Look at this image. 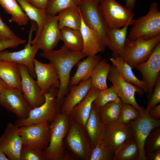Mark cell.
Here are the masks:
<instances>
[{
	"label": "cell",
	"mask_w": 160,
	"mask_h": 160,
	"mask_svg": "<svg viewBox=\"0 0 160 160\" xmlns=\"http://www.w3.org/2000/svg\"><path fill=\"white\" fill-rule=\"evenodd\" d=\"M41 56L48 60L56 69L59 78L60 86L56 97L61 107L63 100L69 91L70 73L73 67L87 56L83 52L72 51L64 45L60 49L47 52H42Z\"/></svg>",
	"instance_id": "cell-1"
},
{
	"label": "cell",
	"mask_w": 160,
	"mask_h": 160,
	"mask_svg": "<svg viewBox=\"0 0 160 160\" xmlns=\"http://www.w3.org/2000/svg\"><path fill=\"white\" fill-rule=\"evenodd\" d=\"M63 145L70 151L71 159L89 160L93 149L89 137L85 128L70 116Z\"/></svg>",
	"instance_id": "cell-2"
},
{
	"label": "cell",
	"mask_w": 160,
	"mask_h": 160,
	"mask_svg": "<svg viewBox=\"0 0 160 160\" xmlns=\"http://www.w3.org/2000/svg\"><path fill=\"white\" fill-rule=\"evenodd\" d=\"M69 115L60 112L50 124L49 144L45 150L46 160H66L70 159L65 152L64 140L68 131Z\"/></svg>",
	"instance_id": "cell-3"
},
{
	"label": "cell",
	"mask_w": 160,
	"mask_h": 160,
	"mask_svg": "<svg viewBox=\"0 0 160 160\" xmlns=\"http://www.w3.org/2000/svg\"><path fill=\"white\" fill-rule=\"evenodd\" d=\"M160 42V34L152 38L140 37L131 40L127 38L124 48L120 57L132 68L149 57Z\"/></svg>",
	"instance_id": "cell-4"
},
{
	"label": "cell",
	"mask_w": 160,
	"mask_h": 160,
	"mask_svg": "<svg viewBox=\"0 0 160 160\" xmlns=\"http://www.w3.org/2000/svg\"><path fill=\"white\" fill-rule=\"evenodd\" d=\"M128 39L135 40L142 37L149 39L160 34V12L158 4L155 1L151 3L147 13L134 20Z\"/></svg>",
	"instance_id": "cell-5"
},
{
	"label": "cell",
	"mask_w": 160,
	"mask_h": 160,
	"mask_svg": "<svg viewBox=\"0 0 160 160\" xmlns=\"http://www.w3.org/2000/svg\"><path fill=\"white\" fill-rule=\"evenodd\" d=\"M58 91H52L45 94L44 104L32 109L27 118H18L15 124L19 127L46 122L50 123L60 112V107L56 100Z\"/></svg>",
	"instance_id": "cell-6"
},
{
	"label": "cell",
	"mask_w": 160,
	"mask_h": 160,
	"mask_svg": "<svg viewBox=\"0 0 160 160\" xmlns=\"http://www.w3.org/2000/svg\"><path fill=\"white\" fill-rule=\"evenodd\" d=\"M101 14L108 29L120 28L132 25L134 14L115 0H102L99 2Z\"/></svg>",
	"instance_id": "cell-7"
},
{
	"label": "cell",
	"mask_w": 160,
	"mask_h": 160,
	"mask_svg": "<svg viewBox=\"0 0 160 160\" xmlns=\"http://www.w3.org/2000/svg\"><path fill=\"white\" fill-rule=\"evenodd\" d=\"M78 8L85 24L98 33L104 45L107 47L108 29L101 14L99 3L95 0H82Z\"/></svg>",
	"instance_id": "cell-8"
},
{
	"label": "cell",
	"mask_w": 160,
	"mask_h": 160,
	"mask_svg": "<svg viewBox=\"0 0 160 160\" xmlns=\"http://www.w3.org/2000/svg\"><path fill=\"white\" fill-rule=\"evenodd\" d=\"M31 27L29 32L28 43L24 48L14 52L3 50L0 52V61H9L25 66L32 77L36 78L34 64L35 56L39 48L35 44H31L33 32L35 28L36 23L31 21Z\"/></svg>",
	"instance_id": "cell-9"
},
{
	"label": "cell",
	"mask_w": 160,
	"mask_h": 160,
	"mask_svg": "<svg viewBox=\"0 0 160 160\" xmlns=\"http://www.w3.org/2000/svg\"><path fill=\"white\" fill-rule=\"evenodd\" d=\"M23 145L45 150L50 141V127L49 122L33 124L18 127Z\"/></svg>",
	"instance_id": "cell-10"
},
{
	"label": "cell",
	"mask_w": 160,
	"mask_h": 160,
	"mask_svg": "<svg viewBox=\"0 0 160 160\" xmlns=\"http://www.w3.org/2000/svg\"><path fill=\"white\" fill-rule=\"evenodd\" d=\"M0 105L20 118H27L32 109L21 90L7 86L0 94Z\"/></svg>",
	"instance_id": "cell-11"
},
{
	"label": "cell",
	"mask_w": 160,
	"mask_h": 160,
	"mask_svg": "<svg viewBox=\"0 0 160 160\" xmlns=\"http://www.w3.org/2000/svg\"><path fill=\"white\" fill-rule=\"evenodd\" d=\"M107 79L112 83L116 89L118 97L124 103L134 106L141 113L144 111L145 109L138 105L135 96L136 92L140 95L142 96L145 93L143 90L137 86L124 80L113 64Z\"/></svg>",
	"instance_id": "cell-12"
},
{
	"label": "cell",
	"mask_w": 160,
	"mask_h": 160,
	"mask_svg": "<svg viewBox=\"0 0 160 160\" xmlns=\"http://www.w3.org/2000/svg\"><path fill=\"white\" fill-rule=\"evenodd\" d=\"M127 124L131 129L134 139L139 147L138 160H145L144 150L145 140L152 129L160 126V119L155 120L151 118L145 109L137 118Z\"/></svg>",
	"instance_id": "cell-13"
},
{
	"label": "cell",
	"mask_w": 160,
	"mask_h": 160,
	"mask_svg": "<svg viewBox=\"0 0 160 160\" xmlns=\"http://www.w3.org/2000/svg\"><path fill=\"white\" fill-rule=\"evenodd\" d=\"M134 139L129 126L117 123L105 124L103 141L107 150L113 157L116 151L130 140Z\"/></svg>",
	"instance_id": "cell-14"
},
{
	"label": "cell",
	"mask_w": 160,
	"mask_h": 160,
	"mask_svg": "<svg viewBox=\"0 0 160 160\" xmlns=\"http://www.w3.org/2000/svg\"><path fill=\"white\" fill-rule=\"evenodd\" d=\"M57 15L48 16V19L40 33L31 42L35 44L43 52L54 50L60 39V31Z\"/></svg>",
	"instance_id": "cell-15"
},
{
	"label": "cell",
	"mask_w": 160,
	"mask_h": 160,
	"mask_svg": "<svg viewBox=\"0 0 160 160\" xmlns=\"http://www.w3.org/2000/svg\"><path fill=\"white\" fill-rule=\"evenodd\" d=\"M141 73L142 81L148 89V97L152 94L156 80L160 75V42L146 61L137 65L134 67Z\"/></svg>",
	"instance_id": "cell-16"
},
{
	"label": "cell",
	"mask_w": 160,
	"mask_h": 160,
	"mask_svg": "<svg viewBox=\"0 0 160 160\" xmlns=\"http://www.w3.org/2000/svg\"><path fill=\"white\" fill-rule=\"evenodd\" d=\"M23 145L19 135L18 127L9 122L0 137V150L9 160H20V155Z\"/></svg>",
	"instance_id": "cell-17"
},
{
	"label": "cell",
	"mask_w": 160,
	"mask_h": 160,
	"mask_svg": "<svg viewBox=\"0 0 160 160\" xmlns=\"http://www.w3.org/2000/svg\"><path fill=\"white\" fill-rule=\"evenodd\" d=\"M36 83L44 94L58 90L60 80L57 72L53 65L44 63L35 59L34 62Z\"/></svg>",
	"instance_id": "cell-18"
},
{
	"label": "cell",
	"mask_w": 160,
	"mask_h": 160,
	"mask_svg": "<svg viewBox=\"0 0 160 160\" xmlns=\"http://www.w3.org/2000/svg\"><path fill=\"white\" fill-rule=\"evenodd\" d=\"M21 74V91L32 109L44 103L45 95L30 75L27 68L24 65L17 64Z\"/></svg>",
	"instance_id": "cell-19"
},
{
	"label": "cell",
	"mask_w": 160,
	"mask_h": 160,
	"mask_svg": "<svg viewBox=\"0 0 160 160\" xmlns=\"http://www.w3.org/2000/svg\"><path fill=\"white\" fill-rule=\"evenodd\" d=\"M92 87L91 78L78 85L69 86L70 92L63 100L60 112L69 115L73 108L84 99Z\"/></svg>",
	"instance_id": "cell-20"
},
{
	"label": "cell",
	"mask_w": 160,
	"mask_h": 160,
	"mask_svg": "<svg viewBox=\"0 0 160 160\" xmlns=\"http://www.w3.org/2000/svg\"><path fill=\"white\" fill-rule=\"evenodd\" d=\"M85 129L93 148L103 139L105 124L99 114L98 107L93 103L86 124Z\"/></svg>",
	"instance_id": "cell-21"
},
{
	"label": "cell",
	"mask_w": 160,
	"mask_h": 160,
	"mask_svg": "<svg viewBox=\"0 0 160 160\" xmlns=\"http://www.w3.org/2000/svg\"><path fill=\"white\" fill-rule=\"evenodd\" d=\"M79 31L83 40L82 52L87 56L95 55L98 52L105 51V47L98 33L87 26L83 21L82 17Z\"/></svg>",
	"instance_id": "cell-22"
},
{
	"label": "cell",
	"mask_w": 160,
	"mask_h": 160,
	"mask_svg": "<svg viewBox=\"0 0 160 160\" xmlns=\"http://www.w3.org/2000/svg\"><path fill=\"white\" fill-rule=\"evenodd\" d=\"M99 91L92 86L84 99L73 108L69 114L71 117L84 128L93 102Z\"/></svg>",
	"instance_id": "cell-23"
},
{
	"label": "cell",
	"mask_w": 160,
	"mask_h": 160,
	"mask_svg": "<svg viewBox=\"0 0 160 160\" xmlns=\"http://www.w3.org/2000/svg\"><path fill=\"white\" fill-rule=\"evenodd\" d=\"M102 58L101 55L96 54L88 56L84 60L79 61L76 71L70 79L69 86L76 85L90 78L94 68Z\"/></svg>",
	"instance_id": "cell-24"
},
{
	"label": "cell",
	"mask_w": 160,
	"mask_h": 160,
	"mask_svg": "<svg viewBox=\"0 0 160 160\" xmlns=\"http://www.w3.org/2000/svg\"><path fill=\"white\" fill-rule=\"evenodd\" d=\"M0 78L7 86L21 90V76L17 64L0 61Z\"/></svg>",
	"instance_id": "cell-25"
},
{
	"label": "cell",
	"mask_w": 160,
	"mask_h": 160,
	"mask_svg": "<svg viewBox=\"0 0 160 160\" xmlns=\"http://www.w3.org/2000/svg\"><path fill=\"white\" fill-rule=\"evenodd\" d=\"M127 25L120 28L108 29V47L112 52L113 57H121L124 50L127 39Z\"/></svg>",
	"instance_id": "cell-26"
},
{
	"label": "cell",
	"mask_w": 160,
	"mask_h": 160,
	"mask_svg": "<svg viewBox=\"0 0 160 160\" xmlns=\"http://www.w3.org/2000/svg\"><path fill=\"white\" fill-rule=\"evenodd\" d=\"M17 1L29 19L36 23L37 27L35 38H36L48 19L45 9L33 6L27 0Z\"/></svg>",
	"instance_id": "cell-27"
},
{
	"label": "cell",
	"mask_w": 160,
	"mask_h": 160,
	"mask_svg": "<svg viewBox=\"0 0 160 160\" xmlns=\"http://www.w3.org/2000/svg\"><path fill=\"white\" fill-rule=\"evenodd\" d=\"M109 59L124 80L137 86L143 90L145 93H148V88L146 84L135 76L132 70V68L121 57H112L110 58Z\"/></svg>",
	"instance_id": "cell-28"
},
{
	"label": "cell",
	"mask_w": 160,
	"mask_h": 160,
	"mask_svg": "<svg viewBox=\"0 0 160 160\" xmlns=\"http://www.w3.org/2000/svg\"><path fill=\"white\" fill-rule=\"evenodd\" d=\"M58 25L60 29L68 27L80 30L81 17L78 8L72 7L61 10L58 13Z\"/></svg>",
	"instance_id": "cell-29"
},
{
	"label": "cell",
	"mask_w": 160,
	"mask_h": 160,
	"mask_svg": "<svg viewBox=\"0 0 160 160\" xmlns=\"http://www.w3.org/2000/svg\"><path fill=\"white\" fill-rule=\"evenodd\" d=\"M123 104L119 97L116 100L98 107L99 114L105 124L110 125L118 123Z\"/></svg>",
	"instance_id": "cell-30"
},
{
	"label": "cell",
	"mask_w": 160,
	"mask_h": 160,
	"mask_svg": "<svg viewBox=\"0 0 160 160\" xmlns=\"http://www.w3.org/2000/svg\"><path fill=\"white\" fill-rule=\"evenodd\" d=\"M0 5L7 14L11 16L9 22H15L19 26L28 24L29 18L17 0H0Z\"/></svg>",
	"instance_id": "cell-31"
},
{
	"label": "cell",
	"mask_w": 160,
	"mask_h": 160,
	"mask_svg": "<svg viewBox=\"0 0 160 160\" xmlns=\"http://www.w3.org/2000/svg\"><path fill=\"white\" fill-rule=\"evenodd\" d=\"M111 66L104 58L99 62L94 68L90 77L93 87L100 90L108 88L107 80Z\"/></svg>",
	"instance_id": "cell-32"
},
{
	"label": "cell",
	"mask_w": 160,
	"mask_h": 160,
	"mask_svg": "<svg viewBox=\"0 0 160 160\" xmlns=\"http://www.w3.org/2000/svg\"><path fill=\"white\" fill-rule=\"evenodd\" d=\"M60 39L63 42L64 45L70 50L82 52L83 40L80 31L64 27L60 29Z\"/></svg>",
	"instance_id": "cell-33"
},
{
	"label": "cell",
	"mask_w": 160,
	"mask_h": 160,
	"mask_svg": "<svg viewBox=\"0 0 160 160\" xmlns=\"http://www.w3.org/2000/svg\"><path fill=\"white\" fill-rule=\"evenodd\" d=\"M139 150L138 145L134 139L122 145L116 152L112 157L113 160H138Z\"/></svg>",
	"instance_id": "cell-34"
},
{
	"label": "cell",
	"mask_w": 160,
	"mask_h": 160,
	"mask_svg": "<svg viewBox=\"0 0 160 160\" xmlns=\"http://www.w3.org/2000/svg\"><path fill=\"white\" fill-rule=\"evenodd\" d=\"M82 0H52L45 9L48 16L55 15L63 9L77 7Z\"/></svg>",
	"instance_id": "cell-35"
},
{
	"label": "cell",
	"mask_w": 160,
	"mask_h": 160,
	"mask_svg": "<svg viewBox=\"0 0 160 160\" xmlns=\"http://www.w3.org/2000/svg\"><path fill=\"white\" fill-rule=\"evenodd\" d=\"M118 97L116 89L112 85L109 88L100 90L93 103L98 107H100L116 100Z\"/></svg>",
	"instance_id": "cell-36"
},
{
	"label": "cell",
	"mask_w": 160,
	"mask_h": 160,
	"mask_svg": "<svg viewBox=\"0 0 160 160\" xmlns=\"http://www.w3.org/2000/svg\"><path fill=\"white\" fill-rule=\"evenodd\" d=\"M160 149V126L152 129L146 138L144 150L148 153Z\"/></svg>",
	"instance_id": "cell-37"
},
{
	"label": "cell",
	"mask_w": 160,
	"mask_h": 160,
	"mask_svg": "<svg viewBox=\"0 0 160 160\" xmlns=\"http://www.w3.org/2000/svg\"><path fill=\"white\" fill-rule=\"evenodd\" d=\"M20 160H46L45 150L27 145H23Z\"/></svg>",
	"instance_id": "cell-38"
},
{
	"label": "cell",
	"mask_w": 160,
	"mask_h": 160,
	"mask_svg": "<svg viewBox=\"0 0 160 160\" xmlns=\"http://www.w3.org/2000/svg\"><path fill=\"white\" fill-rule=\"evenodd\" d=\"M141 113L134 106L130 104L124 103L118 123L127 124L131 121L137 118Z\"/></svg>",
	"instance_id": "cell-39"
},
{
	"label": "cell",
	"mask_w": 160,
	"mask_h": 160,
	"mask_svg": "<svg viewBox=\"0 0 160 160\" xmlns=\"http://www.w3.org/2000/svg\"><path fill=\"white\" fill-rule=\"evenodd\" d=\"M89 160H112V157L105 147L103 140L93 148Z\"/></svg>",
	"instance_id": "cell-40"
},
{
	"label": "cell",
	"mask_w": 160,
	"mask_h": 160,
	"mask_svg": "<svg viewBox=\"0 0 160 160\" xmlns=\"http://www.w3.org/2000/svg\"><path fill=\"white\" fill-rule=\"evenodd\" d=\"M149 99L146 110L147 111L153 107L158 104L160 102V76L156 80L153 92L149 97Z\"/></svg>",
	"instance_id": "cell-41"
},
{
	"label": "cell",
	"mask_w": 160,
	"mask_h": 160,
	"mask_svg": "<svg viewBox=\"0 0 160 160\" xmlns=\"http://www.w3.org/2000/svg\"><path fill=\"white\" fill-rule=\"evenodd\" d=\"M19 38L3 21L0 15V40L13 39Z\"/></svg>",
	"instance_id": "cell-42"
},
{
	"label": "cell",
	"mask_w": 160,
	"mask_h": 160,
	"mask_svg": "<svg viewBox=\"0 0 160 160\" xmlns=\"http://www.w3.org/2000/svg\"><path fill=\"white\" fill-rule=\"evenodd\" d=\"M26 42L25 40L20 38L7 40H0V52L8 48H14Z\"/></svg>",
	"instance_id": "cell-43"
},
{
	"label": "cell",
	"mask_w": 160,
	"mask_h": 160,
	"mask_svg": "<svg viewBox=\"0 0 160 160\" xmlns=\"http://www.w3.org/2000/svg\"><path fill=\"white\" fill-rule=\"evenodd\" d=\"M148 115L155 120L160 119V105H157L149 109L147 111Z\"/></svg>",
	"instance_id": "cell-44"
},
{
	"label": "cell",
	"mask_w": 160,
	"mask_h": 160,
	"mask_svg": "<svg viewBox=\"0 0 160 160\" xmlns=\"http://www.w3.org/2000/svg\"><path fill=\"white\" fill-rule=\"evenodd\" d=\"M33 6L39 8L45 9L52 0H27Z\"/></svg>",
	"instance_id": "cell-45"
},
{
	"label": "cell",
	"mask_w": 160,
	"mask_h": 160,
	"mask_svg": "<svg viewBox=\"0 0 160 160\" xmlns=\"http://www.w3.org/2000/svg\"><path fill=\"white\" fill-rule=\"evenodd\" d=\"M145 159V160H160V149L146 154Z\"/></svg>",
	"instance_id": "cell-46"
},
{
	"label": "cell",
	"mask_w": 160,
	"mask_h": 160,
	"mask_svg": "<svg viewBox=\"0 0 160 160\" xmlns=\"http://www.w3.org/2000/svg\"><path fill=\"white\" fill-rule=\"evenodd\" d=\"M125 1L124 7L127 9L132 11L135 7L136 0H125Z\"/></svg>",
	"instance_id": "cell-47"
},
{
	"label": "cell",
	"mask_w": 160,
	"mask_h": 160,
	"mask_svg": "<svg viewBox=\"0 0 160 160\" xmlns=\"http://www.w3.org/2000/svg\"><path fill=\"white\" fill-rule=\"evenodd\" d=\"M7 86L5 82L0 78V94L2 89Z\"/></svg>",
	"instance_id": "cell-48"
},
{
	"label": "cell",
	"mask_w": 160,
	"mask_h": 160,
	"mask_svg": "<svg viewBox=\"0 0 160 160\" xmlns=\"http://www.w3.org/2000/svg\"><path fill=\"white\" fill-rule=\"evenodd\" d=\"M0 160H9L5 154L0 150Z\"/></svg>",
	"instance_id": "cell-49"
},
{
	"label": "cell",
	"mask_w": 160,
	"mask_h": 160,
	"mask_svg": "<svg viewBox=\"0 0 160 160\" xmlns=\"http://www.w3.org/2000/svg\"><path fill=\"white\" fill-rule=\"evenodd\" d=\"M96 0V1H97L99 3L100 1H101L102 0Z\"/></svg>",
	"instance_id": "cell-50"
}]
</instances>
